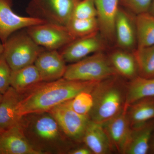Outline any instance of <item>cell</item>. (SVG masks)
<instances>
[{"label":"cell","mask_w":154,"mask_h":154,"mask_svg":"<svg viewBox=\"0 0 154 154\" xmlns=\"http://www.w3.org/2000/svg\"><path fill=\"white\" fill-rule=\"evenodd\" d=\"M99 82L73 81L63 78L53 82H42L20 94L18 115L22 119L32 113L48 112L55 106L72 99L81 92H92Z\"/></svg>","instance_id":"obj_1"},{"label":"cell","mask_w":154,"mask_h":154,"mask_svg":"<svg viewBox=\"0 0 154 154\" xmlns=\"http://www.w3.org/2000/svg\"><path fill=\"white\" fill-rule=\"evenodd\" d=\"M91 94L94 103L89 116L94 122L104 124L124 108L126 87L116 79V75L97 83Z\"/></svg>","instance_id":"obj_2"},{"label":"cell","mask_w":154,"mask_h":154,"mask_svg":"<svg viewBox=\"0 0 154 154\" xmlns=\"http://www.w3.org/2000/svg\"><path fill=\"white\" fill-rule=\"evenodd\" d=\"M19 124L30 143L44 154L46 148L58 150L63 140L64 133L49 112L25 116Z\"/></svg>","instance_id":"obj_3"},{"label":"cell","mask_w":154,"mask_h":154,"mask_svg":"<svg viewBox=\"0 0 154 154\" xmlns=\"http://www.w3.org/2000/svg\"><path fill=\"white\" fill-rule=\"evenodd\" d=\"M3 45V55L12 71L33 64L46 50L36 44L26 28L14 32Z\"/></svg>","instance_id":"obj_4"},{"label":"cell","mask_w":154,"mask_h":154,"mask_svg":"<svg viewBox=\"0 0 154 154\" xmlns=\"http://www.w3.org/2000/svg\"><path fill=\"white\" fill-rule=\"evenodd\" d=\"M116 74L110 60L100 51L67 66L63 78L73 81L99 82Z\"/></svg>","instance_id":"obj_5"},{"label":"cell","mask_w":154,"mask_h":154,"mask_svg":"<svg viewBox=\"0 0 154 154\" xmlns=\"http://www.w3.org/2000/svg\"><path fill=\"white\" fill-rule=\"evenodd\" d=\"M81 0H30L26 8L30 17L47 23L66 26Z\"/></svg>","instance_id":"obj_6"},{"label":"cell","mask_w":154,"mask_h":154,"mask_svg":"<svg viewBox=\"0 0 154 154\" xmlns=\"http://www.w3.org/2000/svg\"><path fill=\"white\" fill-rule=\"evenodd\" d=\"M26 30L36 44L48 50H59L75 39L64 25L44 23Z\"/></svg>","instance_id":"obj_7"},{"label":"cell","mask_w":154,"mask_h":154,"mask_svg":"<svg viewBox=\"0 0 154 154\" xmlns=\"http://www.w3.org/2000/svg\"><path fill=\"white\" fill-rule=\"evenodd\" d=\"M49 112L57 122L64 134L74 141L82 140L83 135L90 119L73 110L70 100L55 106Z\"/></svg>","instance_id":"obj_8"},{"label":"cell","mask_w":154,"mask_h":154,"mask_svg":"<svg viewBox=\"0 0 154 154\" xmlns=\"http://www.w3.org/2000/svg\"><path fill=\"white\" fill-rule=\"evenodd\" d=\"M12 0H0V41L3 44L14 32L33 26L47 23L31 17H22L13 11Z\"/></svg>","instance_id":"obj_9"},{"label":"cell","mask_w":154,"mask_h":154,"mask_svg":"<svg viewBox=\"0 0 154 154\" xmlns=\"http://www.w3.org/2000/svg\"><path fill=\"white\" fill-rule=\"evenodd\" d=\"M102 38L97 32L76 38L58 50L66 62H76L92 54L101 51L104 48Z\"/></svg>","instance_id":"obj_10"},{"label":"cell","mask_w":154,"mask_h":154,"mask_svg":"<svg viewBox=\"0 0 154 154\" xmlns=\"http://www.w3.org/2000/svg\"><path fill=\"white\" fill-rule=\"evenodd\" d=\"M66 62L58 50H45L38 56L34 64L43 82H51L63 78Z\"/></svg>","instance_id":"obj_11"},{"label":"cell","mask_w":154,"mask_h":154,"mask_svg":"<svg viewBox=\"0 0 154 154\" xmlns=\"http://www.w3.org/2000/svg\"><path fill=\"white\" fill-rule=\"evenodd\" d=\"M0 145L4 154H42L30 143L19 123L0 133Z\"/></svg>","instance_id":"obj_12"},{"label":"cell","mask_w":154,"mask_h":154,"mask_svg":"<svg viewBox=\"0 0 154 154\" xmlns=\"http://www.w3.org/2000/svg\"><path fill=\"white\" fill-rule=\"evenodd\" d=\"M103 125L112 147V150L122 153L131 127L124 106L120 113Z\"/></svg>","instance_id":"obj_13"},{"label":"cell","mask_w":154,"mask_h":154,"mask_svg":"<svg viewBox=\"0 0 154 154\" xmlns=\"http://www.w3.org/2000/svg\"><path fill=\"white\" fill-rule=\"evenodd\" d=\"M154 131V119L131 127L123 154H146Z\"/></svg>","instance_id":"obj_14"},{"label":"cell","mask_w":154,"mask_h":154,"mask_svg":"<svg viewBox=\"0 0 154 154\" xmlns=\"http://www.w3.org/2000/svg\"><path fill=\"white\" fill-rule=\"evenodd\" d=\"M97 12L99 30L108 40L115 37V21L120 0H94Z\"/></svg>","instance_id":"obj_15"},{"label":"cell","mask_w":154,"mask_h":154,"mask_svg":"<svg viewBox=\"0 0 154 154\" xmlns=\"http://www.w3.org/2000/svg\"><path fill=\"white\" fill-rule=\"evenodd\" d=\"M21 95L10 87L3 95L0 102V130L3 131L19 123L21 119L18 113Z\"/></svg>","instance_id":"obj_16"},{"label":"cell","mask_w":154,"mask_h":154,"mask_svg":"<svg viewBox=\"0 0 154 154\" xmlns=\"http://www.w3.org/2000/svg\"><path fill=\"white\" fill-rule=\"evenodd\" d=\"M82 140L93 154H107L112 151L103 125L91 119L86 127Z\"/></svg>","instance_id":"obj_17"},{"label":"cell","mask_w":154,"mask_h":154,"mask_svg":"<svg viewBox=\"0 0 154 154\" xmlns=\"http://www.w3.org/2000/svg\"><path fill=\"white\" fill-rule=\"evenodd\" d=\"M115 36L119 45L122 48L131 49L137 44L135 19L133 21L120 8L116 17Z\"/></svg>","instance_id":"obj_18"},{"label":"cell","mask_w":154,"mask_h":154,"mask_svg":"<svg viewBox=\"0 0 154 154\" xmlns=\"http://www.w3.org/2000/svg\"><path fill=\"white\" fill-rule=\"evenodd\" d=\"M42 82L39 72L34 64L12 71L11 87L20 94L29 91Z\"/></svg>","instance_id":"obj_19"},{"label":"cell","mask_w":154,"mask_h":154,"mask_svg":"<svg viewBox=\"0 0 154 154\" xmlns=\"http://www.w3.org/2000/svg\"><path fill=\"white\" fill-rule=\"evenodd\" d=\"M125 106L131 127L154 119V96L140 99Z\"/></svg>","instance_id":"obj_20"},{"label":"cell","mask_w":154,"mask_h":154,"mask_svg":"<svg viewBox=\"0 0 154 154\" xmlns=\"http://www.w3.org/2000/svg\"><path fill=\"white\" fill-rule=\"evenodd\" d=\"M138 48L154 45V17L148 12L136 15L135 18Z\"/></svg>","instance_id":"obj_21"},{"label":"cell","mask_w":154,"mask_h":154,"mask_svg":"<svg viewBox=\"0 0 154 154\" xmlns=\"http://www.w3.org/2000/svg\"><path fill=\"white\" fill-rule=\"evenodd\" d=\"M154 96V78L146 79L138 75L132 79L126 87L125 106L140 99Z\"/></svg>","instance_id":"obj_22"},{"label":"cell","mask_w":154,"mask_h":154,"mask_svg":"<svg viewBox=\"0 0 154 154\" xmlns=\"http://www.w3.org/2000/svg\"><path fill=\"white\" fill-rule=\"evenodd\" d=\"M109 60L116 73L131 79L138 76L137 64L133 54L116 51L112 54Z\"/></svg>","instance_id":"obj_23"},{"label":"cell","mask_w":154,"mask_h":154,"mask_svg":"<svg viewBox=\"0 0 154 154\" xmlns=\"http://www.w3.org/2000/svg\"><path fill=\"white\" fill-rule=\"evenodd\" d=\"M138 75L146 79L154 78V45L138 48L133 54Z\"/></svg>","instance_id":"obj_24"},{"label":"cell","mask_w":154,"mask_h":154,"mask_svg":"<svg viewBox=\"0 0 154 154\" xmlns=\"http://www.w3.org/2000/svg\"><path fill=\"white\" fill-rule=\"evenodd\" d=\"M66 27L75 39L88 36L99 30L97 18L92 19H72L66 24Z\"/></svg>","instance_id":"obj_25"},{"label":"cell","mask_w":154,"mask_h":154,"mask_svg":"<svg viewBox=\"0 0 154 154\" xmlns=\"http://www.w3.org/2000/svg\"><path fill=\"white\" fill-rule=\"evenodd\" d=\"M94 100L91 92L83 91L70 100L73 110L81 115L89 116L93 107Z\"/></svg>","instance_id":"obj_26"},{"label":"cell","mask_w":154,"mask_h":154,"mask_svg":"<svg viewBox=\"0 0 154 154\" xmlns=\"http://www.w3.org/2000/svg\"><path fill=\"white\" fill-rule=\"evenodd\" d=\"M97 17L94 0H81L75 7L71 19H92Z\"/></svg>","instance_id":"obj_27"},{"label":"cell","mask_w":154,"mask_h":154,"mask_svg":"<svg viewBox=\"0 0 154 154\" xmlns=\"http://www.w3.org/2000/svg\"><path fill=\"white\" fill-rule=\"evenodd\" d=\"M12 72L2 54L0 55V94L3 95L11 87Z\"/></svg>","instance_id":"obj_28"},{"label":"cell","mask_w":154,"mask_h":154,"mask_svg":"<svg viewBox=\"0 0 154 154\" xmlns=\"http://www.w3.org/2000/svg\"><path fill=\"white\" fill-rule=\"evenodd\" d=\"M152 0H120L119 4L136 15L148 12Z\"/></svg>","instance_id":"obj_29"},{"label":"cell","mask_w":154,"mask_h":154,"mask_svg":"<svg viewBox=\"0 0 154 154\" xmlns=\"http://www.w3.org/2000/svg\"><path fill=\"white\" fill-rule=\"evenodd\" d=\"M69 154H92V151L88 147H82L75 149L69 152Z\"/></svg>","instance_id":"obj_30"},{"label":"cell","mask_w":154,"mask_h":154,"mask_svg":"<svg viewBox=\"0 0 154 154\" xmlns=\"http://www.w3.org/2000/svg\"><path fill=\"white\" fill-rule=\"evenodd\" d=\"M150 150L154 154V131L152 135L150 143Z\"/></svg>","instance_id":"obj_31"},{"label":"cell","mask_w":154,"mask_h":154,"mask_svg":"<svg viewBox=\"0 0 154 154\" xmlns=\"http://www.w3.org/2000/svg\"><path fill=\"white\" fill-rule=\"evenodd\" d=\"M148 12L154 17V0L152 1Z\"/></svg>","instance_id":"obj_32"},{"label":"cell","mask_w":154,"mask_h":154,"mask_svg":"<svg viewBox=\"0 0 154 154\" xmlns=\"http://www.w3.org/2000/svg\"><path fill=\"white\" fill-rule=\"evenodd\" d=\"M4 51V45L2 43V42L0 41V55H2Z\"/></svg>","instance_id":"obj_33"},{"label":"cell","mask_w":154,"mask_h":154,"mask_svg":"<svg viewBox=\"0 0 154 154\" xmlns=\"http://www.w3.org/2000/svg\"><path fill=\"white\" fill-rule=\"evenodd\" d=\"M0 154H4V151H3L1 145H0Z\"/></svg>","instance_id":"obj_34"},{"label":"cell","mask_w":154,"mask_h":154,"mask_svg":"<svg viewBox=\"0 0 154 154\" xmlns=\"http://www.w3.org/2000/svg\"><path fill=\"white\" fill-rule=\"evenodd\" d=\"M3 97V94H0V102H1V100H2V98Z\"/></svg>","instance_id":"obj_35"},{"label":"cell","mask_w":154,"mask_h":154,"mask_svg":"<svg viewBox=\"0 0 154 154\" xmlns=\"http://www.w3.org/2000/svg\"><path fill=\"white\" fill-rule=\"evenodd\" d=\"M2 132V131H1V130H0V133H1Z\"/></svg>","instance_id":"obj_36"}]
</instances>
